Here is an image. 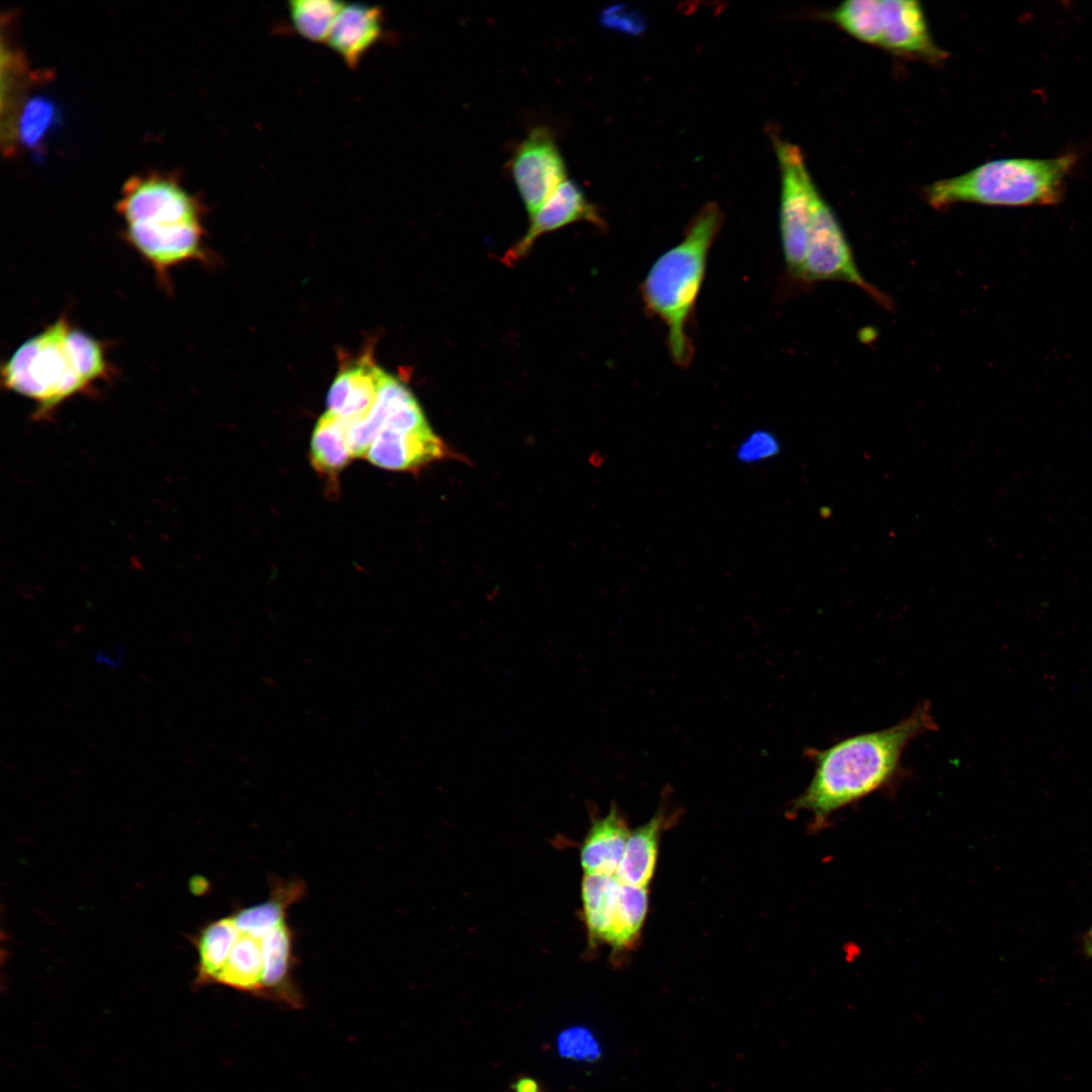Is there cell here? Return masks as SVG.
<instances>
[{
  "label": "cell",
  "instance_id": "obj_1",
  "mask_svg": "<svg viewBox=\"0 0 1092 1092\" xmlns=\"http://www.w3.org/2000/svg\"><path fill=\"white\" fill-rule=\"evenodd\" d=\"M936 727L930 704L923 703L890 727L842 738L824 749H807L814 774L792 809L808 811L816 827L824 825L840 809L893 785L903 771L909 743Z\"/></svg>",
  "mask_w": 1092,
  "mask_h": 1092
},
{
  "label": "cell",
  "instance_id": "obj_2",
  "mask_svg": "<svg viewBox=\"0 0 1092 1092\" xmlns=\"http://www.w3.org/2000/svg\"><path fill=\"white\" fill-rule=\"evenodd\" d=\"M106 345L62 314L24 341L1 367V385L32 400L34 420L48 419L73 396L109 380Z\"/></svg>",
  "mask_w": 1092,
  "mask_h": 1092
},
{
  "label": "cell",
  "instance_id": "obj_3",
  "mask_svg": "<svg viewBox=\"0 0 1092 1092\" xmlns=\"http://www.w3.org/2000/svg\"><path fill=\"white\" fill-rule=\"evenodd\" d=\"M116 210L125 223V242L157 274L203 258L201 206L176 178L157 173L131 177Z\"/></svg>",
  "mask_w": 1092,
  "mask_h": 1092
},
{
  "label": "cell",
  "instance_id": "obj_4",
  "mask_svg": "<svg viewBox=\"0 0 1092 1092\" xmlns=\"http://www.w3.org/2000/svg\"><path fill=\"white\" fill-rule=\"evenodd\" d=\"M723 219L716 203L705 204L689 223L682 240L657 258L640 286L645 308L665 325L669 355L682 368L694 357L688 326Z\"/></svg>",
  "mask_w": 1092,
  "mask_h": 1092
},
{
  "label": "cell",
  "instance_id": "obj_5",
  "mask_svg": "<svg viewBox=\"0 0 1092 1092\" xmlns=\"http://www.w3.org/2000/svg\"><path fill=\"white\" fill-rule=\"evenodd\" d=\"M1076 154L1054 158H1003L986 162L962 175L937 180L923 190L935 209L957 203L990 206H1045L1059 203Z\"/></svg>",
  "mask_w": 1092,
  "mask_h": 1092
},
{
  "label": "cell",
  "instance_id": "obj_6",
  "mask_svg": "<svg viewBox=\"0 0 1092 1092\" xmlns=\"http://www.w3.org/2000/svg\"><path fill=\"white\" fill-rule=\"evenodd\" d=\"M781 169L780 232L788 275L802 281L814 206L820 194L801 149L775 139Z\"/></svg>",
  "mask_w": 1092,
  "mask_h": 1092
},
{
  "label": "cell",
  "instance_id": "obj_7",
  "mask_svg": "<svg viewBox=\"0 0 1092 1092\" xmlns=\"http://www.w3.org/2000/svg\"><path fill=\"white\" fill-rule=\"evenodd\" d=\"M839 280L853 284L885 308L892 300L859 272L850 245L831 206L818 195L810 225L801 283Z\"/></svg>",
  "mask_w": 1092,
  "mask_h": 1092
},
{
  "label": "cell",
  "instance_id": "obj_8",
  "mask_svg": "<svg viewBox=\"0 0 1092 1092\" xmlns=\"http://www.w3.org/2000/svg\"><path fill=\"white\" fill-rule=\"evenodd\" d=\"M510 171L532 217L566 181L565 162L550 128L538 125L529 131L510 160Z\"/></svg>",
  "mask_w": 1092,
  "mask_h": 1092
},
{
  "label": "cell",
  "instance_id": "obj_9",
  "mask_svg": "<svg viewBox=\"0 0 1092 1092\" xmlns=\"http://www.w3.org/2000/svg\"><path fill=\"white\" fill-rule=\"evenodd\" d=\"M876 47L904 58L939 63L946 53L934 41L922 5L913 0H879Z\"/></svg>",
  "mask_w": 1092,
  "mask_h": 1092
},
{
  "label": "cell",
  "instance_id": "obj_10",
  "mask_svg": "<svg viewBox=\"0 0 1092 1092\" xmlns=\"http://www.w3.org/2000/svg\"><path fill=\"white\" fill-rule=\"evenodd\" d=\"M588 221L603 226L604 221L579 185L564 181L531 217L525 235L506 252L503 261L512 265L524 258L542 235L576 221Z\"/></svg>",
  "mask_w": 1092,
  "mask_h": 1092
},
{
  "label": "cell",
  "instance_id": "obj_11",
  "mask_svg": "<svg viewBox=\"0 0 1092 1092\" xmlns=\"http://www.w3.org/2000/svg\"><path fill=\"white\" fill-rule=\"evenodd\" d=\"M449 456L452 452L433 429L408 433L383 429L365 458L383 469L413 472Z\"/></svg>",
  "mask_w": 1092,
  "mask_h": 1092
},
{
  "label": "cell",
  "instance_id": "obj_12",
  "mask_svg": "<svg viewBox=\"0 0 1092 1092\" xmlns=\"http://www.w3.org/2000/svg\"><path fill=\"white\" fill-rule=\"evenodd\" d=\"M385 375L369 355L348 364L328 392L327 412L350 424L363 420L372 408Z\"/></svg>",
  "mask_w": 1092,
  "mask_h": 1092
},
{
  "label": "cell",
  "instance_id": "obj_13",
  "mask_svg": "<svg viewBox=\"0 0 1092 1092\" xmlns=\"http://www.w3.org/2000/svg\"><path fill=\"white\" fill-rule=\"evenodd\" d=\"M383 13L378 6L345 4L331 29L327 43L349 68H356L380 39Z\"/></svg>",
  "mask_w": 1092,
  "mask_h": 1092
},
{
  "label": "cell",
  "instance_id": "obj_14",
  "mask_svg": "<svg viewBox=\"0 0 1092 1092\" xmlns=\"http://www.w3.org/2000/svg\"><path fill=\"white\" fill-rule=\"evenodd\" d=\"M631 831L616 806L595 820L580 849L584 874L616 876Z\"/></svg>",
  "mask_w": 1092,
  "mask_h": 1092
},
{
  "label": "cell",
  "instance_id": "obj_15",
  "mask_svg": "<svg viewBox=\"0 0 1092 1092\" xmlns=\"http://www.w3.org/2000/svg\"><path fill=\"white\" fill-rule=\"evenodd\" d=\"M269 927L271 926L251 929L237 927L236 940L215 984L263 998L265 959L262 936L263 931Z\"/></svg>",
  "mask_w": 1092,
  "mask_h": 1092
},
{
  "label": "cell",
  "instance_id": "obj_16",
  "mask_svg": "<svg viewBox=\"0 0 1092 1092\" xmlns=\"http://www.w3.org/2000/svg\"><path fill=\"white\" fill-rule=\"evenodd\" d=\"M665 814L659 810L647 823L630 833L616 878L623 884L647 888L658 856Z\"/></svg>",
  "mask_w": 1092,
  "mask_h": 1092
},
{
  "label": "cell",
  "instance_id": "obj_17",
  "mask_svg": "<svg viewBox=\"0 0 1092 1092\" xmlns=\"http://www.w3.org/2000/svg\"><path fill=\"white\" fill-rule=\"evenodd\" d=\"M348 421L326 412L313 429L309 459L314 470L336 486L340 473L353 458L348 443Z\"/></svg>",
  "mask_w": 1092,
  "mask_h": 1092
},
{
  "label": "cell",
  "instance_id": "obj_18",
  "mask_svg": "<svg viewBox=\"0 0 1092 1092\" xmlns=\"http://www.w3.org/2000/svg\"><path fill=\"white\" fill-rule=\"evenodd\" d=\"M620 884L613 875L584 874L581 884L582 914L593 944L606 943Z\"/></svg>",
  "mask_w": 1092,
  "mask_h": 1092
},
{
  "label": "cell",
  "instance_id": "obj_19",
  "mask_svg": "<svg viewBox=\"0 0 1092 1092\" xmlns=\"http://www.w3.org/2000/svg\"><path fill=\"white\" fill-rule=\"evenodd\" d=\"M411 394V390L401 381L386 373L368 415L363 420L350 424L348 428V443L353 458L366 456L390 413Z\"/></svg>",
  "mask_w": 1092,
  "mask_h": 1092
},
{
  "label": "cell",
  "instance_id": "obj_20",
  "mask_svg": "<svg viewBox=\"0 0 1092 1092\" xmlns=\"http://www.w3.org/2000/svg\"><path fill=\"white\" fill-rule=\"evenodd\" d=\"M648 902L647 888L620 884L612 925L606 939L614 953L629 949L636 942L646 919Z\"/></svg>",
  "mask_w": 1092,
  "mask_h": 1092
},
{
  "label": "cell",
  "instance_id": "obj_21",
  "mask_svg": "<svg viewBox=\"0 0 1092 1092\" xmlns=\"http://www.w3.org/2000/svg\"><path fill=\"white\" fill-rule=\"evenodd\" d=\"M238 933L232 915L205 925L195 939L198 952L196 984H215Z\"/></svg>",
  "mask_w": 1092,
  "mask_h": 1092
},
{
  "label": "cell",
  "instance_id": "obj_22",
  "mask_svg": "<svg viewBox=\"0 0 1092 1092\" xmlns=\"http://www.w3.org/2000/svg\"><path fill=\"white\" fill-rule=\"evenodd\" d=\"M344 3L334 0H293L288 3L291 24L305 39L327 42Z\"/></svg>",
  "mask_w": 1092,
  "mask_h": 1092
},
{
  "label": "cell",
  "instance_id": "obj_23",
  "mask_svg": "<svg viewBox=\"0 0 1092 1092\" xmlns=\"http://www.w3.org/2000/svg\"><path fill=\"white\" fill-rule=\"evenodd\" d=\"M56 107L41 97L31 99L25 105L18 122V135L30 148L39 147L49 129L57 119Z\"/></svg>",
  "mask_w": 1092,
  "mask_h": 1092
},
{
  "label": "cell",
  "instance_id": "obj_24",
  "mask_svg": "<svg viewBox=\"0 0 1092 1092\" xmlns=\"http://www.w3.org/2000/svg\"><path fill=\"white\" fill-rule=\"evenodd\" d=\"M559 1054L570 1060L592 1062L600 1057L601 1050L593 1033L585 1027L564 1029L557 1037Z\"/></svg>",
  "mask_w": 1092,
  "mask_h": 1092
},
{
  "label": "cell",
  "instance_id": "obj_25",
  "mask_svg": "<svg viewBox=\"0 0 1092 1092\" xmlns=\"http://www.w3.org/2000/svg\"><path fill=\"white\" fill-rule=\"evenodd\" d=\"M781 444L768 431L758 430L744 439L736 450V458L743 463H754L772 458L779 454Z\"/></svg>",
  "mask_w": 1092,
  "mask_h": 1092
},
{
  "label": "cell",
  "instance_id": "obj_26",
  "mask_svg": "<svg viewBox=\"0 0 1092 1092\" xmlns=\"http://www.w3.org/2000/svg\"><path fill=\"white\" fill-rule=\"evenodd\" d=\"M606 21L609 24H615L623 28V30L639 31L641 26V20L639 16L633 15L632 12H626L622 8H615L606 12Z\"/></svg>",
  "mask_w": 1092,
  "mask_h": 1092
},
{
  "label": "cell",
  "instance_id": "obj_27",
  "mask_svg": "<svg viewBox=\"0 0 1092 1092\" xmlns=\"http://www.w3.org/2000/svg\"><path fill=\"white\" fill-rule=\"evenodd\" d=\"M510 1092H547L545 1085L537 1078L520 1074L509 1085Z\"/></svg>",
  "mask_w": 1092,
  "mask_h": 1092
},
{
  "label": "cell",
  "instance_id": "obj_28",
  "mask_svg": "<svg viewBox=\"0 0 1092 1092\" xmlns=\"http://www.w3.org/2000/svg\"><path fill=\"white\" fill-rule=\"evenodd\" d=\"M1083 949L1086 956L1092 958V926L1084 935Z\"/></svg>",
  "mask_w": 1092,
  "mask_h": 1092
}]
</instances>
